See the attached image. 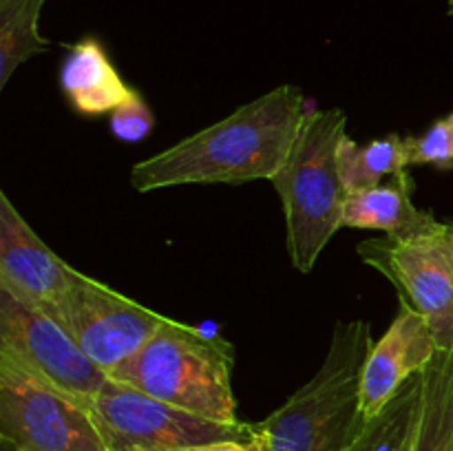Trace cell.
<instances>
[{"mask_svg":"<svg viewBox=\"0 0 453 451\" xmlns=\"http://www.w3.org/2000/svg\"><path fill=\"white\" fill-rule=\"evenodd\" d=\"M0 352L16 358L31 374L91 402L109 376L102 371L60 321L0 286Z\"/></svg>","mask_w":453,"mask_h":451,"instance_id":"ba28073f","label":"cell"},{"mask_svg":"<svg viewBox=\"0 0 453 451\" xmlns=\"http://www.w3.org/2000/svg\"><path fill=\"white\" fill-rule=\"evenodd\" d=\"M451 224H453V221H451Z\"/></svg>","mask_w":453,"mask_h":451,"instance_id":"603a6c76","label":"cell"},{"mask_svg":"<svg viewBox=\"0 0 453 451\" xmlns=\"http://www.w3.org/2000/svg\"><path fill=\"white\" fill-rule=\"evenodd\" d=\"M78 270L51 250L0 190V286L53 314Z\"/></svg>","mask_w":453,"mask_h":451,"instance_id":"30bf717a","label":"cell"},{"mask_svg":"<svg viewBox=\"0 0 453 451\" xmlns=\"http://www.w3.org/2000/svg\"><path fill=\"white\" fill-rule=\"evenodd\" d=\"M363 264L379 270L398 301L423 314L438 349H453V224L434 217L410 234L367 239L357 248Z\"/></svg>","mask_w":453,"mask_h":451,"instance_id":"8992f818","label":"cell"},{"mask_svg":"<svg viewBox=\"0 0 453 451\" xmlns=\"http://www.w3.org/2000/svg\"><path fill=\"white\" fill-rule=\"evenodd\" d=\"M0 433L22 451H118L91 402L0 352Z\"/></svg>","mask_w":453,"mask_h":451,"instance_id":"5b68a950","label":"cell"},{"mask_svg":"<svg viewBox=\"0 0 453 451\" xmlns=\"http://www.w3.org/2000/svg\"><path fill=\"white\" fill-rule=\"evenodd\" d=\"M109 126L119 141L137 144V141L146 140L155 128V115L146 104L144 96L135 88V93L111 113Z\"/></svg>","mask_w":453,"mask_h":451,"instance_id":"d6986e66","label":"cell"},{"mask_svg":"<svg viewBox=\"0 0 453 451\" xmlns=\"http://www.w3.org/2000/svg\"><path fill=\"white\" fill-rule=\"evenodd\" d=\"M44 3L47 0H0V91L18 66L51 47L38 27Z\"/></svg>","mask_w":453,"mask_h":451,"instance_id":"2e32d148","label":"cell"},{"mask_svg":"<svg viewBox=\"0 0 453 451\" xmlns=\"http://www.w3.org/2000/svg\"><path fill=\"white\" fill-rule=\"evenodd\" d=\"M12 449H13V451H22V449H16V447H12Z\"/></svg>","mask_w":453,"mask_h":451,"instance_id":"7402d4cb","label":"cell"},{"mask_svg":"<svg viewBox=\"0 0 453 451\" xmlns=\"http://www.w3.org/2000/svg\"><path fill=\"white\" fill-rule=\"evenodd\" d=\"M410 168L407 137L398 133L357 144L345 135L339 144V172L348 193L383 184L389 177Z\"/></svg>","mask_w":453,"mask_h":451,"instance_id":"9a60e30c","label":"cell"},{"mask_svg":"<svg viewBox=\"0 0 453 451\" xmlns=\"http://www.w3.org/2000/svg\"><path fill=\"white\" fill-rule=\"evenodd\" d=\"M414 181L410 168L372 188L352 190L345 197L343 228L383 230L385 234H410L434 219V212L418 210L411 199Z\"/></svg>","mask_w":453,"mask_h":451,"instance_id":"4fadbf2b","label":"cell"},{"mask_svg":"<svg viewBox=\"0 0 453 451\" xmlns=\"http://www.w3.org/2000/svg\"><path fill=\"white\" fill-rule=\"evenodd\" d=\"M372 345L367 321L336 323L317 374L259 423L265 451H348L367 423L361 376Z\"/></svg>","mask_w":453,"mask_h":451,"instance_id":"7a4b0ae2","label":"cell"},{"mask_svg":"<svg viewBox=\"0 0 453 451\" xmlns=\"http://www.w3.org/2000/svg\"><path fill=\"white\" fill-rule=\"evenodd\" d=\"M438 340L423 314L398 301V312L367 354L361 376V411L372 420L410 378L436 358Z\"/></svg>","mask_w":453,"mask_h":451,"instance_id":"8fae6325","label":"cell"},{"mask_svg":"<svg viewBox=\"0 0 453 451\" xmlns=\"http://www.w3.org/2000/svg\"><path fill=\"white\" fill-rule=\"evenodd\" d=\"M447 11H449V16H453V0H447Z\"/></svg>","mask_w":453,"mask_h":451,"instance_id":"44dd1931","label":"cell"},{"mask_svg":"<svg viewBox=\"0 0 453 451\" xmlns=\"http://www.w3.org/2000/svg\"><path fill=\"white\" fill-rule=\"evenodd\" d=\"M91 407L118 451L175 449L246 436L255 429L250 423L228 424L190 414L111 378Z\"/></svg>","mask_w":453,"mask_h":451,"instance_id":"9c48e42d","label":"cell"},{"mask_svg":"<svg viewBox=\"0 0 453 451\" xmlns=\"http://www.w3.org/2000/svg\"><path fill=\"white\" fill-rule=\"evenodd\" d=\"M410 451H453V349H438L420 371Z\"/></svg>","mask_w":453,"mask_h":451,"instance_id":"5bb4252c","label":"cell"},{"mask_svg":"<svg viewBox=\"0 0 453 451\" xmlns=\"http://www.w3.org/2000/svg\"><path fill=\"white\" fill-rule=\"evenodd\" d=\"M60 87L71 109L87 118L113 113L135 93L96 38H82L69 47L60 69Z\"/></svg>","mask_w":453,"mask_h":451,"instance_id":"7c38bea8","label":"cell"},{"mask_svg":"<svg viewBox=\"0 0 453 451\" xmlns=\"http://www.w3.org/2000/svg\"><path fill=\"white\" fill-rule=\"evenodd\" d=\"M305 113L303 91L279 84L257 100L131 168L137 193L186 184L273 180L290 157Z\"/></svg>","mask_w":453,"mask_h":451,"instance_id":"6da1fadb","label":"cell"},{"mask_svg":"<svg viewBox=\"0 0 453 451\" xmlns=\"http://www.w3.org/2000/svg\"><path fill=\"white\" fill-rule=\"evenodd\" d=\"M410 166H434L436 171L453 168V111L438 118L423 135H407Z\"/></svg>","mask_w":453,"mask_h":451,"instance_id":"ac0fdd59","label":"cell"},{"mask_svg":"<svg viewBox=\"0 0 453 451\" xmlns=\"http://www.w3.org/2000/svg\"><path fill=\"white\" fill-rule=\"evenodd\" d=\"M131 451H265L264 433H261L259 423H255V429L246 436L239 438H224V440L202 442V445L175 447V449H131Z\"/></svg>","mask_w":453,"mask_h":451,"instance_id":"ffe728a7","label":"cell"},{"mask_svg":"<svg viewBox=\"0 0 453 451\" xmlns=\"http://www.w3.org/2000/svg\"><path fill=\"white\" fill-rule=\"evenodd\" d=\"M51 317L106 376L168 321L166 314L137 303L80 270Z\"/></svg>","mask_w":453,"mask_h":451,"instance_id":"52a82bcc","label":"cell"},{"mask_svg":"<svg viewBox=\"0 0 453 451\" xmlns=\"http://www.w3.org/2000/svg\"><path fill=\"white\" fill-rule=\"evenodd\" d=\"M418 396L420 374L407 380L376 418L367 420L348 451H410Z\"/></svg>","mask_w":453,"mask_h":451,"instance_id":"e0dca14e","label":"cell"},{"mask_svg":"<svg viewBox=\"0 0 453 451\" xmlns=\"http://www.w3.org/2000/svg\"><path fill=\"white\" fill-rule=\"evenodd\" d=\"M233 367V343L168 317L128 361L111 371L109 378L190 414L242 424Z\"/></svg>","mask_w":453,"mask_h":451,"instance_id":"3957f363","label":"cell"},{"mask_svg":"<svg viewBox=\"0 0 453 451\" xmlns=\"http://www.w3.org/2000/svg\"><path fill=\"white\" fill-rule=\"evenodd\" d=\"M345 135V111H308L290 157L270 180L286 217L288 256L303 274L317 265L327 243L343 228L348 188L339 172V144Z\"/></svg>","mask_w":453,"mask_h":451,"instance_id":"277c9868","label":"cell"}]
</instances>
